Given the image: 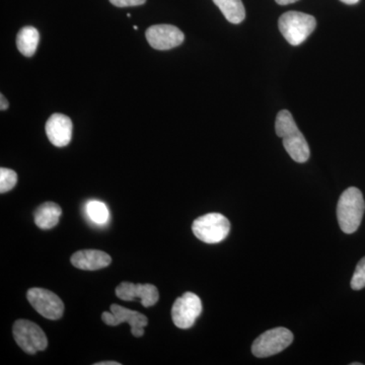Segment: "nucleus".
Returning a JSON list of instances; mask_svg holds the SVG:
<instances>
[{"instance_id": "f257e3e1", "label": "nucleus", "mask_w": 365, "mask_h": 365, "mask_svg": "<svg viewBox=\"0 0 365 365\" xmlns=\"http://www.w3.org/2000/svg\"><path fill=\"white\" fill-rule=\"evenodd\" d=\"M276 134L282 138L283 145L294 162L302 163L309 160L311 151L304 134L295 123L292 113L282 110L277 114L275 122Z\"/></svg>"}, {"instance_id": "f03ea898", "label": "nucleus", "mask_w": 365, "mask_h": 365, "mask_svg": "<svg viewBox=\"0 0 365 365\" xmlns=\"http://www.w3.org/2000/svg\"><path fill=\"white\" fill-rule=\"evenodd\" d=\"M364 210L361 191L355 187L346 189L337 204L338 222L342 232L349 235L356 232L364 218Z\"/></svg>"}, {"instance_id": "7ed1b4c3", "label": "nucleus", "mask_w": 365, "mask_h": 365, "mask_svg": "<svg viewBox=\"0 0 365 365\" xmlns=\"http://www.w3.org/2000/svg\"><path fill=\"white\" fill-rule=\"evenodd\" d=\"M278 26L280 33L290 45L299 46L314 32L317 21L311 14L288 11L280 16Z\"/></svg>"}, {"instance_id": "20e7f679", "label": "nucleus", "mask_w": 365, "mask_h": 365, "mask_svg": "<svg viewBox=\"0 0 365 365\" xmlns=\"http://www.w3.org/2000/svg\"><path fill=\"white\" fill-rule=\"evenodd\" d=\"M197 239L206 244H217L230 234V222L220 213H208L197 218L192 225Z\"/></svg>"}, {"instance_id": "39448f33", "label": "nucleus", "mask_w": 365, "mask_h": 365, "mask_svg": "<svg viewBox=\"0 0 365 365\" xmlns=\"http://www.w3.org/2000/svg\"><path fill=\"white\" fill-rule=\"evenodd\" d=\"M292 341L294 334L287 328L278 327L261 334L252 345V353L259 359H266L287 349Z\"/></svg>"}, {"instance_id": "423d86ee", "label": "nucleus", "mask_w": 365, "mask_h": 365, "mask_svg": "<svg viewBox=\"0 0 365 365\" xmlns=\"http://www.w3.org/2000/svg\"><path fill=\"white\" fill-rule=\"evenodd\" d=\"M13 334L16 344L28 354L44 351L48 346L47 336L37 324L28 319H18L14 324Z\"/></svg>"}, {"instance_id": "0eeeda50", "label": "nucleus", "mask_w": 365, "mask_h": 365, "mask_svg": "<svg viewBox=\"0 0 365 365\" xmlns=\"http://www.w3.org/2000/svg\"><path fill=\"white\" fill-rule=\"evenodd\" d=\"M26 299L41 316L56 321L63 316L64 304L61 299L50 290L34 287L29 289Z\"/></svg>"}, {"instance_id": "6e6552de", "label": "nucleus", "mask_w": 365, "mask_h": 365, "mask_svg": "<svg viewBox=\"0 0 365 365\" xmlns=\"http://www.w3.org/2000/svg\"><path fill=\"white\" fill-rule=\"evenodd\" d=\"M202 313L200 297L193 292H186L174 302L172 307V319L180 329H189L195 324Z\"/></svg>"}, {"instance_id": "1a4fd4ad", "label": "nucleus", "mask_w": 365, "mask_h": 365, "mask_svg": "<svg viewBox=\"0 0 365 365\" xmlns=\"http://www.w3.org/2000/svg\"><path fill=\"white\" fill-rule=\"evenodd\" d=\"M102 319L109 326H119L123 323H128L131 327V334L134 337H143L144 328L148 326V319L139 312L131 311L119 304H112L111 313L104 312Z\"/></svg>"}, {"instance_id": "9d476101", "label": "nucleus", "mask_w": 365, "mask_h": 365, "mask_svg": "<svg viewBox=\"0 0 365 365\" xmlns=\"http://www.w3.org/2000/svg\"><path fill=\"white\" fill-rule=\"evenodd\" d=\"M146 39L153 49L170 50L182 44L184 34L177 26L172 25H155L148 29Z\"/></svg>"}, {"instance_id": "9b49d317", "label": "nucleus", "mask_w": 365, "mask_h": 365, "mask_svg": "<svg viewBox=\"0 0 365 365\" xmlns=\"http://www.w3.org/2000/svg\"><path fill=\"white\" fill-rule=\"evenodd\" d=\"M116 295L125 302L139 299L144 307L155 306L160 299V294L155 285L134 284L131 282H122L121 284L118 285Z\"/></svg>"}, {"instance_id": "f8f14e48", "label": "nucleus", "mask_w": 365, "mask_h": 365, "mask_svg": "<svg viewBox=\"0 0 365 365\" xmlns=\"http://www.w3.org/2000/svg\"><path fill=\"white\" fill-rule=\"evenodd\" d=\"M46 134L50 143L57 148H64L71 141L72 121L63 114H53L46 123Z\"/></svg>"}, {"instance_id": "ddd939ff", "label": "nucleus", "mask_w": 365, "mask_h": 365, "mask_svg": "<svg viewBox=\"0 0 365 365\" xmlns=\"http://www.w3.org/2000/svg\"><path fill=\"white\" fill-rule=\"evenodd\" d=\"M74 267L86 271H96L108 267L112 263L110 255L98 250H83L71 256Z\"/></svg>"}, {"instance_id": "4468645a", "label": "nucleus", "mask_w": 365, "mask_h": 365, "mask_svg": "<svg viewBox=\"0 0 365 365\" xmlns=\"http://www.w3.org/2000/svg\"><path fill=\"white\" fill-rule=\"evenodd\" d=\"M62 209L58 204L46 202L40 205L35 211V223L41 230H51L58 225L61 217Z\"/></svg>"}, {"instance_id": "2eb2a0df", "label": "nucleus", "mask_w": 365, "mask_h": 365, "mask_svg": "<svg viewBox=\"0 0 365 365\" xmlns=\"http://www.w3.org/2000/svg\"><path fill=\"white\" fill-rule=\"evenodd\" d=\"M40 35L34 26H25L21 29L16 38L19 51L26 57H32L39 45Z\"/></svg>"}, {"instance_id": "dca6fc26", "label": "nucleus", "mask_w": 365, "mask_h": 365, "mask_svg": "<svg viewBox=\"0 0 365 365\" xmlns=\"http://www.w3.org/2000/svg\"><path fill=\"white\" fill-rule=\"evenodd\" d=\"M230 23L241 24L246 18V9L242 0H213Z\"/></svg>"}, {"instance_id": "f3484780", "label": "nucleus", "mask_w": 365, "mask_h": 365, "mask_svg": "<svg viewBox=\"0 0 365 365\" xmlns=\"http://www.w3.org/2000/svg\"><path fill=\"white\" fill-rule=\"evenodd\" d=\"M86 215L96 225H104L109 222L110 215L105 203L98 200L88 201L86 206Z\"/></svg>"}, {"instance_id": "a211bd4d", "label": "nucleus", "mask_w": 365, "mask_h": 365, "mask_svg": "<svg viewBox=\"0 0 365 365\" xmlns=\"http://www.w3.org/2000/svg\"><path fill=\"white\" fill-rule=\"evenodd\" d=\"M18 182V175L13 170L1 168L0 169V193L11 191Z\"/></svg>"}, {"instance_id": "6ab92c4d", "label": "nucleus", "mask_w": 365, "mask_h": 365, "mask_svg": "<svg viewBox=\"0 0 365 365\" xmlns=\"http://www.w3.org/2000/svg\"><path fill=\"white\" fill-rule=\"evenodd\" d=\"M365 287V257L361 259L355 268L352 276L351 288L353 290H360Z\"/></svg>"}, {"instance_id": "aec40b11", "label": "nucleus", "mask_w": 365, "mask_h": 365, "mask_svg": "<svg viewBox=\"0 0 365 365\" xmlns=\"http://www.w3.org/2000/svg\"><path fill=\"white\" fill-rule=\"evenodd\" d=\"M146 0H110L112 4L118 7L143 6Z\"/></svg>"}, {"instance_id": "412c9836", "label": "nucleus", "mask_w": 365, "mask_h": 365, "mask_svg": "<svg viewBox=\"0 0 365 365\" xmlns=\"http://www.w3.org/2000/svg\"><path fill=\"white\" fill-rule=\"evenodd\" d=\"M7 108H9V102H7L4 95L0 96V109H1V111H4Z\"/></svg>"}, {"instance_id": "4be33fe9", "label": "nucleus", "mask_w": 365, "mask_h": 365, "mask_svg": "<svg viewBox=\"0 0 365 365\" xmlns=\"http://www.w3.org/2000/svg\"><path fill=\"white\" fill-rule=\"evenodd\" d=\"M280 6H287V4H294V2L299 1V0H275Z\"/></svg>"}, {"instance_id": "5701e85b", "label": "nucleus", "mask_w": 365, "mask_h": 365, "mask_svg": "<svg viewBox=\"0 0 365 365\" xmlns=\"http://www.w3.org/2000/svg\"><path fill=\"white\" fill-rule=\"evenodd\" d=\"M119 362L117 361H101L98 362L95 365H120Z\"/></svg>"}, {"instance_id": "b1692460", "label": "nucleus", "mask_w": 365, "mask_h": 365, "mask_svg": "<svg viewBox=\"0 0 365 365\" xmlns=\"http://www.w3.org/2000/svg\"><path fill=\"white\" fill-rule=\"evenodd\" d=\"M343 4H349V6H352V4H356L359 0H340Z\"/></svg>"}, {"instance_id": "393cba45", "label": "nucleus", "mask_w": 365, "mask_h": 365, "mask_svg": "<svg viewBox=\"0 0 365 365\" xmlns=\"http://www.w3.org/2000/svg\"><path fill=\"white\" fill-rule=\"evenodd\" d=\"M362 364H359V362H353L351 365H361Z\"/></svg>"}]
</instances>
